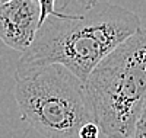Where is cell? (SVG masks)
I'll use <instances>...</instances> for the list:
<instances>
[{"mask_svg": "<svg viewBox=\"0 0 146 138\" xmlns=\"http://www.w3.org/2000/svg\"><path fill=\"white\" fill-rule=\"evenodd\" d=\"M140 28L135 12L105 2L86 5L80 15L58 12L42 22L18 66L62 64L86 81L92 70Z\"/></svg>", "mask_w": 146, "mask_h": 138, "instance_id": "1", "label": "cell"}, {"mask_svg": "<svg viewBox=\"0 0 146 138\" xmlns=\"http://www.w3.org/2000/svg\"><path fill=\"white\" fill-rule=\"evenodd\" d=\"M85 87L101 132L107 138H135L146 105V28L114 48Z\"/></svg>", "mask_w": 146, "mask_h": 138, "instance_id": "2", "label": "cell"}, {"mask_svg": "<svg viewBox=\"0 0 146 138\" xmlns=\"http://www.w3.org/2000/svg\"><path fill=\"white\" fill-rule=\"evenodd\" d=\"M15 100L22 119L45 138H79L95 122L85 81L62 64L18 66Z\"/></svg>", "mask_w": 146, "mask_h": 138, "instance_id": "3", "label": "cell"}, {"mask_svg": "<svg viewBox=\"0 0 146 138\" xmlns=\"http://www.w3.org/2000/svg\"><path fill=\"white\" fill-rule=\"evenodd\" d=\"M41 26L36 0H12L0 6V41L21 54L31 47Z\"/></svg>", "mask_w": 146, "mask_h": 138, "instance_id": "4", "label": "cell"}, {"mask_svg": "<svg viewBox=\"0 0 146 138\" xmlns=\"http://www.w3.org/2000/svg\"><path fill=\"white\" fill-rule=\"evenodd\" d=\"M36 2L40 3V7H41V25L48 16L58 13L56 10V0H36Z\"/></svg>", "mask_w": 146, "mask_h": 138, "instance_id": "5", "label": "cell"}, {"mask_svg": "<svg viewBox=\"0 0 146 138\" xmlns=\"http://www.w3.org/2000/svg\"><path fill=\"white\" fill-rule=\"evenodd\" d=\"M101 129L98 127L96 122H89L86 125H83L80 132H79V138H100Z\"/></svg>", "mask_w": 146, "mask_h": 138, "instance_id": "6", "label": "cell"}, {"mask_svg": "<svg viewBox=\"0 0 146 138\" xmlns=\"http://www.w3.org/2000/svg\"><path fill=\"white\" fill-rule=\"evenodd\" d=\"M135 138H146V105H145V109L142 112V116L139 119Z\"/></svg>", "mask_w": 146, "mask_h": 138, "instance_id": "7", "label": "cell"}, {"mask_svg": "<svg viewBox=\"0 0 146 138\" xmlns=\"http://www.w3.org/2000/svg\"><path fill=\"white\" fill-rule=\"evenodd\" d=\"M96 2H98V0H86V5H94Z\"/></svg>", "mask_w": 146, "mask_h": 138, "instance_id": "8", "label": "cell"}, {"mask_svg": "<svg viewBox=\"0 0 146 138\" xmlns=\"http://www.w3.org/2000/svg\"><path fill=\"white\" fill-rule=\"evenodd\" d=\"M9 2H12V0H0V6L5 5V3H9Z\"/></svg>", "mask_w": 146, "mask_h": 138, "instance_id": "9", "label": "cell"}]
</instances>
